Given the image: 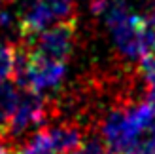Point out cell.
<instances>
[{
    "mask_svg": "<svg viewBox=\"0 0 155 154\" xmlns=\"http://www.w3.org/2000/svg\"><path fill=\"white\" fill-rule=\"evenodd\" d=\"M146 29H148V34H150V40L153 44V50H155V8L146 15Z\"/></svg>",
    "mask_w": 155,
    "mask_h": 154,
    "instance_id": "cell-15",
    "label": "cell"
},
{
    "mask_svg": "<svg viewBox=\"0 0 155 154\" xmlns=\"http://www.w3.org/2000/svg\"><path fill=\"white\" fill-rule=\"evenodd\" d=\"M70 154H112L110 150L106 149L104 143H98V141H87V143H81L76 150H72Z\"/></svg>",
    "mask_w": 155,
    "mask_h": 154,
    "instance_id": "cell-12",
    "label": "cell"
},
{
    "mask_svg": "<svg viewBox=\"0 0 155 154\" xmlns=\"http://www.w3.org/2000/svg\"><path fill=\"white\" fill-rule=\"evenodd\" d=\"M28 40H30L28 51L66 61L72 55L76 46V23L72 19L61 21L57 25L42 30L40 34L28 38Z\"/></svg>",
    "mask_w": 155,
    "mask_h": 154,
    "instance_id": "cell-6",
    "label": "cell"
},
{
    "mask_svg": "<svg viewBox=\"0 0 155 154\" xmlns=\"http://www.w3.org/2000/svg\"><path fill=\"white\" fill-rule=\"evenodd\" d=\"M0 154H10V150H8V147H6V141L0 137Z\"/></svg>",
    "mask_w": 155,
    "mask_h": 154,
    "instance_id": "cell-16",
    "label": "cell"
},
{
    "mask_svg": "<svg viewBox=\"0 0 155 154\" xmlns=\"http://www.w3.org/2000/svg\"><path fill=\"white\" fill-rule=\"evenodd\" d=\"M91 8L104 23L112 44L123 59L142 61L155 51L146 29V19L133 12L125 0H93Z\"/></svg>",
    "mask_w": 155,
    "mask_h": 154,
    "instance_id": "cell-1",
    "label": "cell"
},
{
    "mask_svg": "<svg viewBox=\"0 0 155 154\" xmlns=\"http://www.w3.org/2000/svg\"><path fill=\"white\" fill-rule=\"evenodd\" d=\"M142 78L146 84V95L148 101L155 107V55H148L142 59Z\"/></svg>",
    "mask_w": 155,
    "mask_h": 154,
    "instance_id": "cell-11",
    "label": "cell"
},
{
    "mask_svg": "<svg viewBox=\"0 0 155 154\" xmlns=\"http://www.w3.org/2000/svg\"><path fill=\"white\" fill-rule=\"evenodd\" d=\"M70 2H74V0H70Z\"/></svg>",
    "mask_w": 155,
    "mask_h": 154,
    "instance_id": "cell-17",
    "label": "cell"
},
{
    "mask_svg": "<svg viewBox=\"0 0 155 154\" xmlns=\"http://www.w3.org/2000/svg\"><path fill=\"white\" fill-rule=\"evenodd\" d=\"M45 129H48L49 139L53 141L59 154H70L81 145V131L74 124H61V126L45 128Z\"/></svg>",
    "mask_w": 155,
    "mask_h": 154,
    "instance_id": "cell-7",
    "label": "cell"
},
{
    "mask_svg": "<svg viewBox=\"0 0 155 154\" xmlns=\"http://www.w3.org/2000/svg\"><path fill=\"white\" fill-rule=\"evenodd\" d=\"M153 126L155 107L144 101L110 110L100 124V135L112 154H133Z\"/></svg>",
    "mask_w": 155,
    "mask_h": 154,
    "instance_id": "cell-2",
    "label": "cell"
},
{
    "mask_svg": "<svg viewBox=\"0 0 155 154\" xmlns=\"http://www.w3.org/2000/svg\"><path fill=\"white\" fill-rule=\"evenodd\" d=\"M19 97L21 93H19L17 84H12L10 80L0 82V135L4 133L15 107L19 103Z\"/></svg>",
    "mask_w": 155,
    "mask_h": 154,
    "instance_id": "cell-8",
    "label": "cell"
},
{
    "mask_svg": "<svg viewBox=\"0 0 155 154\" xmlns=\"http://www.w3.org/2000/svg\"><path fill=\"white\" fill-rule=\"evenodd\" d=\"M74 2L70 0H34L19 17V34L23 38H32L42 30L70 19Z\"/></svg>",
    "mask_w": 155,
    "mask_h": 154,
    "instance_id": "cell-4",
    "label": "cell"
},
{
    "mask_svg": "<svg viewBox=\"0 0 155 154\" xmlns=\"http://www.w3.org/2000/svg\"><path fill=\"white\" fill-rule=\"evenodd\" d=\"M133 154H155V126L151 128V131L140 141V145L133 150Z\"/></svg>",
    "mask_w": 155,
    "mask_h": 154,
    "instance_id": "cell-13",
    "label": "cell"
},
{
    "mask_svg": "<svg viewBox=\"0 0 155 154\" xmlns=\"http://www.w3.org/2000/svg\"><path fill=\"white\" fill-rule=\"evenodd\" d=\"M19 86L38 95L55 93L66 80V61L45 57L40 53L28 51L19 59L17 72Z\"/></svg>",
    "mask_w": 155,
    "mask_h": 154,
    "instance_id": "cell-3",
    "label": "cell"
},
{
    "mask_svg": "<svg viewBox=\"0 0 155 154\" xmlns=\"http://www.w3.org/2000/svg\"><path fill=\"white\" fill-rule=\"evenodd\" d=\"M45 120H48V103H45L44 95L27 89L19 97V103L0 137L4 141L19 139V137L30 133L32 129H38Z\"/></svg>",
    "mask_w": 155,
    "mask_h": 154,
    "instance_id": "cell-5",
    "label": "cell"
},
{
    "mask_svg": "<svg viewBox=\"0 0 155 154\" xmlns=\"http://www.w3.org/2000/svg\"><path fill=\"white\" fill-rule=\"evenodd\" d=\"M15 154H59V150L55 149L53 141L49 139L48 129L42 128V129H38L30 139H27L23 143Z\"/></svg>",
    "mask_w": 155,
    "mask_h": 154,
    "instance_id": "cell-9",
    "label": "cell"
},
{
    "mask_svg": "<svg viewBox=\"0 0 155 154\" xmlns=\"http://www.w3.org/2000/svg\"><path fill=\"white\" fill-rule=\"evenodd\" d=\"M13 25H19V19L10 8H0V29H12Z\"/></svg>",
    "mask_w": 155,
    "mask_h": 154,
    "instance_id": "cell-14",
    "label": "cell"
},
{
    "mask_svg": "<svg viewBox=\"0 0 155 154\" xmlns=\"http://www.w3.org/2000/svg\"><path fill=\"white\" fill-rule=\"evenodd\" d=\"M17 65H19V55L15 46L0 38V82L10 80L17 72Z\"/></svg>",
    "mask_w": 155,
    "mask_h": 154,
    "instance_id": "cell-10",
    "label": "cell"
}]
</instances>
